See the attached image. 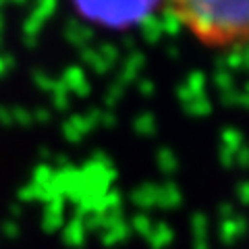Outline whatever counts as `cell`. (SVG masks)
I'll return each instance as SVG.
<instances>
[{"label":"cell","mask_w":249,"mask_h":249,"mask_svg":"<svg viewBox=\"0 0 249 249\" xmlns=\"http://www.w3.org/2000/svg\"><path fill=\"white\" fill-rule=\"evenodd\" d=\"M166 9L178 25L208 46H249V2L196 0L177 2Z\"/></svg>","instance_id":"cell-1"},{"label":"cell","mask_w":249,"mask_h":249,"mask_svg":"<svg viewBox=\"0 0 249 249\" xmlns=\"http://www.w3.org/2000/svg\"><path fill=\"white\" fill-rule=\"evenodd\" d=\"M77 17L104 29H131L154 19V13L162 9L150 2H121V4H75Z\"/></svg>","instance_id":"cell-2"},{"label":"cell","mask_w":249,"mask_h":249,"mask_svg":"<svg viewBox=\"0 0 249 249\" xmlns=\"http://www.w3.org/2000/svg\"><path fill=\"white\" fill-rule=\"evenodd\" d=\"M245 231H247V224H245V220L241 216L224 218L222 224H220V239L227 245H232L235 241H239L241 237L245 235Z\"/></svg>","instance_id":"cell-3"},{"label":"cell","mask_w":249,"mask_h":249,"mask_svg":"<svg viewBox=\"0 0 249 249\" xmlns=\"http://www.w3.org/2000/svg\"><path fill=\"white\" fill-rule=\"evenodd\" d=\"M237 196L243 204H249V181H243L237 187Z\"/></svg>","instance_id":"cell-4"}]
</instances>
